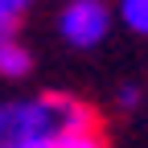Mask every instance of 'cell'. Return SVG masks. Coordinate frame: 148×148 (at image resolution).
Returning <instances> with one entry per match:
<instances>
[{
    "instance_id": "obj_1",
    "label": "cell",
    "mask_w": 148,
    "mask_h": 148,
    "mask_svg": "<svg viewBox=\"0 0 148 148\" xmlns=\"http://www.w3.org/2000/svg\"><path fill=\"white\" fill-rule=\"evenodd\" d=\"M95 111L66 90H45L37 99L0 103V148H29L33 140L74 127H95Z\"/></svg>"
},
{
    "instance_id": "obj_2",
    "label": "cell",
    "mask_w": 148,
    "mask_h": 148,
    "mask_svg": "<svg viewBox=\"0 0 148 148\" xmlns=\"http://www.w3.org/2000/svg\"><path fill=\"white\" fill-rule=\"evenodd\" d=\"M58 33L70 49H95L111 33V4L107 0H66L58 12Z\"/></svg>"
},
{
    "instance_id": "obj_5",
    "label": "cell",
    "mask_w": 148,
    "mask_h": 148,
    "mask_svg": "<svg viewBox=\"0 0 148 148\" xmlns=\"http://www.w3.org/2000/svg\"><path fill=\"white\" fill-rule=\"evenodd\" d=\"M119 21L123 29L148 37V0H119Z\"/></svg>"
},
{
    "instance_id": "obj_8",
    "label": "cell",
    "mask_w": 148,
    "mask_h": 148,
    "mask_svg": "<svg viewBox=\"0 0 148 148\" xmlns=\"http://www.w3.org/2000/svg\"><path fill=\"white\" fill-rule=\"evenodd\" d=\"M12 33H16V29H0V45H4V41H8V37H12Z\"/></svg>"
},
{
    "instance_id": "obj_6",
    "label": "cell",
    "mask_w": 148,
    "mask_h": 148,
    "mask_svg": "<svg viewBox=\"0 0 148 148\" xmlns=\"http://www.w3.org/2000/svg\"><path fill=\"white\" fill-rule=\"evenodd\" d=\"M33 0H0V29H16V21L29 12Z\"/></svg>"
},
{
    "instance_id": "obj_7",
    "label": "cell",
    "mask_w": 148,
    "mask_h": 148,
    "mask_svg": "<svg viewBox=\"0 0 148 148\" xmlns=\"http://www.w3.org/2000/svg\"><path fill=\"white\" fill-rule=\"evenodd\" d=\"M140 99H144V90H140L136 82H123V86H119V99H115V103H119V111H132V107H140Z\"/></svg>"
},
{
    "instance_id": "obj_3",
    "label": "cell",
    "mask_w": 148,
    "mask_h": 148,
    "mask_svg": "<svg viewBox=\"0 0 148 148\" xmlns=\"http://www.w3.org/2000/svg\"><path fill=\"white\" fill-rule=\"evenodd\" d=\"M29 148H107L99 123L95 127H74V132H53V136H41L33 140Z\"/></svg>"
},
{
    "instance_id": "obj_4",
    "label": "cell",
    "mask_w": 148,
    "mask_h": 148,
    "mask_svg": "<svg viewBox=\"0 0 148 148\" xmlns=\"http://www.w3.org/2000/svg\"><path fill=\"white\" fill-rule=\"evenodd\" d=\"M33 70V53L29 45L21 41V37H8L4 45H0V78H25V74Z\"/></svg>"
}]
</instances>
